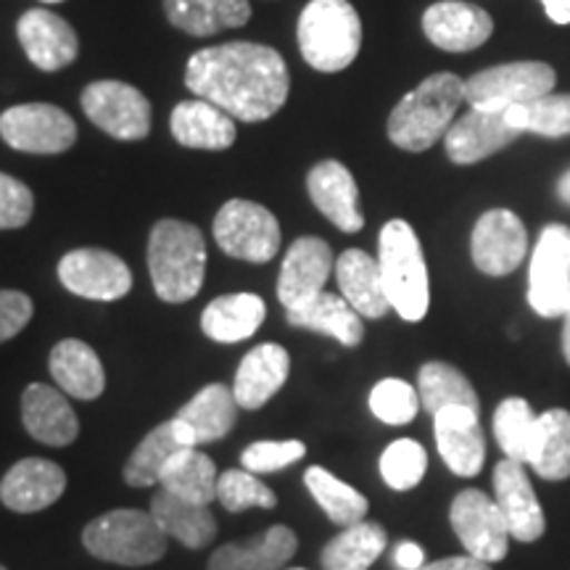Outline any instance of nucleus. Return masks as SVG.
<instances>
[{"label":"nucleus","mask_w":570,"mask_h":570,"mask_svg":"<svg viewBox=\"0 0 570 570\" xmlns=\"http://www.w3.org/2000/svg\"><path fill=\"white\" fill-rule=\"evenodd\" d=\"M288 570H306V568H288Z\"/></svg>","instance_id":"6e6d98bb"},{"label":"nucleus","mask_w":570,"mask_h":570,"mask_svg":"<svg viewBox=\"0 0 570 570\" xmlns=\"http://www.w3.org/2000/svg\"><path fill=\"white\" fill-rule=\"evenodd\" d=\"M148 512L167 537L177 539L188 550H202L217 537V520H214L209 504L188 502V499L161 489L154 494Z\"/></svg>","instance_id":"7c9ffc66"},{"label":"nucleus","mask_w":570,"mask_h":570,"mask_svg":"<svg viewBox=\"0 0 570 570\" xmlns=\"http://www.w3.org/2000/svg\"><path fill=\"white\" fill-rule=\"evenodd\" d=\"M377 265L391 309L407 323H420L431 306V283L417 233L404 219H391L377 238Z\"/></svg>","instance_id":"20e7f679"},{"label":"nucleus","mask_w":570,"mask_h":570,"mask_svg":"<svg viewBox=\"0 0 570 570\" xmlns=\"http://www.w3.org/2000/svg\"><path fill=\"white\" fill-rule=\"evenodd\" d=\"M164 11L177 30L194 38L235 30L252 19L248 0H164Z\"/></svg>","instance_id":"473e14b6"},{"label":"nucleus","mask_w":570,"mask_h":570,"mask_svg":"<svg viewBox=\"0 0 570 570\" xmlns=\"http://www.w3.org/2000/svg\"><path fill=\"white\" fill-rule=\"evenodd\" d=\"M17 38L27 59L42 71H59L69 67L80 53V40L71 24L48 9H30L17 21Z\"/></svg>","instance_id":"f3484780"},{"label":"nucleus","mask_w":570,"mask_h":570,"mask_svg":"<svg viewBox=\"0 0 570 570\" xmlns=\"http://www.w3.org/2000/svg\"><path fill=\"white\" fill-rule=\"evenodd\" d=\"M541 6L554 24H570V0H541Z\"/></svg>","instance_id":"3c124183"},{"label":"nucleus","mask_w":570,"mask_h":570,"mask_svg":"<svg viewBox=\"0 0 570 570\" xmlns=\"http://www.w3.org/2000/svg\"><path fill=\"white\" fill-rule=\"evenodd\" d=\"M539 415H533L531 404L520 396H510L494 412V436L504 458L529 465L533 441H537Z\"/></svg>","instance_id":"ea45409f"},{"label":"nucleus","mask_w":570,"mask_h":570,"mask_svg":"<svg viewBox=\"0 0 570 570\" xmlns=\"http://www.w3.org/2000/svg\"><path fill=\"white\" fill-rule=\"evenodd\" d=\"M529 233L523 219L510 209H491L475 223L470 235V256L483 275L504 277L523 265Z\"/></svg>","instance_id":"4468645a"},{"label":"nucleus","mask_w":570,"mask_h":570,"mask_svg":"<svg viewBox=\"0 0 570 570\" xmlns=\"http://www.w3.org/2000/svg\"><path fill=\"white\" fill-rule=\"evenodd\" d=\"M558 75L544 61H512L475 71L465 80V101L473 109L504 111L510 106L531 104L550 96Z\"/></svg>","instance_id":"6e6552de"},{"label":"nucleus","mask_w":570,"mask_h":570,"mask_svg":"<svg viewBox=\"0 0 570 570\" xmlns=\"http://www.w3.org/2000/svg\"><path fill=\"white\" fill-rule=\"evenodd\" d=\"M465 101V80L452 71L425 77L394 106L389 117V140L402 151L420 154L436 146Z\"/></svg>","instance_id":"f03ea898"},{"label":"nucleus","mask_w":570,"mask_h":570,"mask_svg":"<svg viewBox=\"0 0 570 570\" xmlns=\"http://www.w3.org/2000/svg\"><path fill=\"white\" fill-rule=\"evenodd\" d=\"M428 470L425 449L412 439L391 441L381 454V475L394 491H410L423 481Z\"/></svg>","instance_id":"79ce46f5"},{"label":"nucleus","mask_w":570,"mask_h":570,"mask_svg":"<svg viewBox=\"0 0 570 570\" xmlns=\"http://www.w3.org/2000/svg\"><path fill=\"white\" fill-rule=\"evenodd\" d=\"M433 433L441 460L454 475L473 479L481 473L487 460V444L479 423V412L468 407H446L433 415Z\"/></svg>","instance_id":"aec40b11"},{"label":"nucleus","mask_w":570,"mask_h":570,"mask_svg":"<svg viewBox=\"0 0 570 570\" xmlns=\"http://www.w3.org/2000/svg\"><path fill=\"white\" fill-rule=\"evenodd\" d=\"M214 240L233 259L267 265L281 252V223L267 206L233 198L214 217Z\"/></svg>","instance_id":"0eeeda50"},{"label":"nucleus","mask_w":570,"mask_h":570,"mask_svg":"<svg viewBox=\"0 0 570 570\" xmlns=\"http://www.w3.org/2000/svg\"><path fill=\"white\" fill-rule=\"evenodd\" d=\"M304 483L333 523L348 529V525L362 523V520H365L367 508H370L367 499L362 497L354 487H348V483L336 479L331 470L317 468V465L309 468L304 473Z\"/></svg>","instance_id":"58836bf2"},{"label":"nucleus","mask_w":570,"mask_h":570,"mask_svg":"<svg viewBox=\"0 0 570 570\" xmlns=\"http://www.w3.org/2000/svg\"><path fill=\"white\" fill-rule=\"evenodd\" d=\"M67 473L51 460L27 458L11 465L0 481V502L13 512H40L59 502Z\"/></svg>","instance_id":"4be33fe9"},{"label":"nucleus","mask_w":570,"mask_h":570,"mask_svg":"<svg viewBox=\"0 0 570 570\" xmlns=\"http://www.w3.org/2000/svg\"><path fill=\"white\" fill-rule=\"evenodd\" d=\"M389 544V533L381 523H362L348 525L325 544L320 562L325 570H367L381 558Z\"/></svg>","instance_id":"c9c22d12"},{"label":"nucleus","mask_w":570,"mask_h":570,"mask_svg":"<svg viewBox=\"0 0 570 570\" xmlns=\"http://www.w3.org/2000/svg\"><path fill=\"white\" fill-rule=\"evenodd\" d=\"M217 499L225 504L227 512H244L248 508H265L273 510L277 497L273 489L265 487L254 473L248 470H225L217 481Z\"/></svg>","instance_id":"c03bdc74"},{"label":"nucleus","mask_w":570,"mask_h":570,"mask_svg":"<svg viewBox=\"0 0 570 570\" xmlns=\"http://www.w3.org/2000/svg\"><path fill=\"white\" fill-rule=\"evenodd\" d=\"M42 3H63V0H42Z\"/></svg>","instance_id":"5fc2aeb1"},{"label":"nucleus","mask_w":570,"mask_h":570,"mask_svg":"<svg viewBox=\"0 0 570 570\" xmlns=\"http://www.w3.org/2000/svg\"><path fill=\"white\" fill-rule=\"evenodd\" d=\"M177 417L194 431L196 444H212V441L225 439L238 423V402H235L233 389L223 383H209L177 412Z\"/></svg>","instance_id":"72a5a7b5"},{"label":"nucleus","mask_w":570,"mask_h":570,"mask_svg":"<svg viewBox=\"0 0 570 570\" xmlns=\"http://www.w3.org/2000/svg\"><path fill=\"white\" fill-rule=\"evenodd\" d=\"M82 544L92 558L140 568L167 554V533L159 529L151 512L111 510L85 525Z\"/></svg>","instance_id":"423d86ee"},{"label":"nucleus","mask_w":570,"mask_h":570,"mask_svg":"<svg viewBox=\"0 0 570 570\" xmlns=\"http://www.w3.org/2000/svg\"><path fill=\"white\" fill-rule=\"evenodd\" d=\"M190 446H198L196 436L180 417L167 420V423L154 428V431L148 433L138 446H135L130 460H127L125 465L127 487L146 489V487H154V483H159L167 462L173 460L177 452H183V449H190Z\"/></svg>","instance_id":"bb28decb"},{"label":"nucleus","mask_w":570,"mask_h":570,"mask_svg":"<svg viewBox=\"0 0 570 570\" xmlns=\"http://www.w3.org/2000/svg\"><path fill=\"white\" fill-rule=\"evenodd\" d=\"M53 381L59 383L61 391L69 396L82 399V402H92L104 394L106 389V373L101 360H98L96 348L77 338H63L53 346L51 360Z\"/></svg>","instance_id":"c756f323"},{"label":"nucleus","mask_w":570,"mask_h":570,"mask_svg":"<svg viewBox=\"0 0 570 570\" xmlns=\"http://www.w3.org/2000/svg\"><path fill=\"white\" fill-rule=\"evenodd\" d=\"M59 281L69 294L90 302H117L132 288V273L106 248H75L59 262Z\"/></svg>","instance_id":"ddd939ff"},{"label":"nucleus","mask_w":570,"mask_h":570,"mask_svg":"<svg viewBox=\"0 0 570 570\" xmlns=\"http://www.w3.org/2000/svg\"><path fill=\"white\" fill-rule=\"evenodd\" d=\"M336 281L341 296L354 306L356 315L381 320L389 315L391 302L383 288V275L377 259L362 248H346L336 262Z\"/></svg>","instance_id":"cd10ccee"},{"label":"nucleus","mask_w":570,"mask_h":570,"mask_svg":"<svg viewBox=\"0 0 570 570\" xmlns=\"http://www.w3.org/2000/svg\"><path fill=\"white\" fill-rule=\"evenodd\" d=\"M510 122L520 132H537L544 138L570 135V92H550L531 104H518L508 109Z\"/></svg>","instance_id":"a19ab883"},{"label":"nucleus","mask_w":570,"mask_h":570,"mask_svg":"<svg viewBox=\"0 0 570 570\" xmlns=\"http://www.w3.org/2000/svg\"><path fill=\"white\" fill-rule=\"evenodd\" d=\"M529 465L544 481L570 479V412L547 410L539 415L537 441Z\"/></svg>","instance_id":"e433bc0d"},{"label":"nucleus","mask_w":570,"mask_h":570,"mask_svg":"<svg viewBox=\"0 0 570 570\" xmlns=\"http://www.w3.org/2000/svg\"><path fill=\"white\" fill-rule=\"evenodd\" d=\"M449 520H452V529L470 558H479L489 566L508 558V520H504L494 499H489L483 491L465 489L462 494L454 497Z\"/></svg>","instance_id":"f8f14e48"},{"label":"nucleus","mask_w":570,"mask_h":570,"mask_svg":"<svg viewBox=\"0 0 570 570\" xmlns=\"http://www.w3.org/2000/svg\"><path fill=\"white\" fill-rule=\"evenodd\" d=\"M306 454L304 441L288 439V441H254L252 446L244 449L240 462L248 473H277V470L294 465Z\"/></svg>","instance_id":"a18cd8bd"},{"label":"nucleus","mask_w":570,"mask_h":570,"mask_svg":"<svg viewBox=\"0 0 570 570\" xmlns=\"http://www.w3.org/2000/svg\"><path fill=\"white\" fill-rule=\"evenodd\" d=\"M494 497L504 520H508L512 539L523 541V544L541 539L547 520L537 491H533L529 475H525V465L508 458L499 462L494 468Z\"/></svg>","instance_id":"a211bd4d"},{"label":"nucleus","mask_w":570,"mask_h":570,"mask_svg":"<svg viewBox=\"0 0 570 570\" xmlns=\"http://www.w3.org/2000/svg\"><path fill=\"white\" fill-rule=\"evenodd\" d=\"M296 550V533L277 523L252 539L219 547L209 558V570H283Z\"/></svg>","instance_id":"393cba45"},{"label":"nucleus","mask_w":570,"mask_h":570,"mask_svg":"<svg viewBox=\"0 0 570 570\" xmlns=\"http://www.w3.org/2000/svg\"><path fill=\"white\" fill-rule=\"evenodd\" d=\"M217 468L209 454H204L198 446L183 449L167 462L161 473V489L169 494L188 499L196 504H212L217 499Z\"/></svg>","instance_id":"f704fd0d"},{"label":"nucleus","mask_w":570,"mask_h":570,"mask_svg":"<svg viewBox=\"0 0 570 570\" xmlns=\"http://www.w3.org/2000/svg\"><path fill=\"white\" fill-rule=\"evenodd\" d=\"M520 135L523 132L510 122L508 109L489 111L470 106V111L462 114L458 122L449 127V132L444 135V146L449 161L468 167V164H479L497 151H502V148H508Z\"/></svg>","instance_id":"2eb2a0df"},{"label":"nucleus","mask_w":570,"mask_h":570,"mask_svg":"<svg viewBox=\"0 0 570 570\" xmlns=\"http://www.w3.org/2000/svg\"><path fill=\"white\" fill-rule=\"evenodd\" d=\"M21 423L35 441L48 446H69L80 436V420L67 396L46 383H32L21 394Z\"/></svg>","instance_id":"5701e85b"},{"label":"nucleus","mask_w":570,"mask_h":570,"mask_svg":"<svg viewBox=\"0 0 570 570\" xmlns=\"http://www.w3.org/2000/svg\"><path fill=\"white\" fill-rule=\"evenodd\" d=\"M291 375V356L281 344H259L240 360L233 394L238 407L259 410L285 386Z\"/></svg>","instance_id":"b1692460"},{"label":"nucleus","mask_w":570,"mask_h":570,"mask_svg":"<svg viewBox=\"0 0 570 570\" xmlns=\"http://www.w3.org/2000/svg\"><path fill=\"white\" fill-rule=\"evenodd\" d=\"M267 317V306L256 294L217 296L202 315V331L217 344L252 338Z\"/></svg>","instance_id":"2f4dec72"},{"label":"nucleus","mask_w":570,"mask_h":570,"mask_svg":"<svg viewBox=\"0 0 570 570\" xmlns=\"http://www.w3.org/2000/svg\"><path fill=\"white\" fill-rule=\"evenodd\" d=\"M148 273L161 302L183 304L198 296L206 277L204 233L180 219L156 223L148 238Z\"/></svg>","instance_id":"7ed1b4c3"},{"label":"nucleus","mask_w":570,"mask_h":570,"mask_svg":"<svg viewBox=\"0 0 570 570\" xmlns=\"http://www.w3.org/2000/svg\"><path fill=\"white\" fill-rule=\"evenodd\" d=\"M396 566L402 570H420L425 566V552L423 547L415 544V541H402L394 552Z\"/></svg>","instance_id":"09e8293b"},{"label":"nucleus","mask_w":570,"mask_h":570,"mask_svg":"<svg viewBox=\"0 0 570 570\" xmlns=\"http://www.w3.org/2000/svg\"><path fill=\"white\" fill-rule=\"evenodd\" d=\"M0 570H6V568H3V566H0Z\"/></svg>","instance_id":"4d7b16f0"},{"label":"nucleus","mask_w":570,"mask_h":570,"mask_svg":"<svg viewBox=\"0 0 570 570\" xmlns=\"http://www.w3.org/2000/svg\"><path fill=\"white\" fill-rule=\"evenodd\" d=\"M35 196L17 177L0 173V230H19L32 219Z\"/></svg>","instance_id":"49530a36"},{"label":"nucleus","mask_w":570,"mask_h":570,"mask_svg":"<svg viewBox=\"0 0 570 570\" xmlns=\"http://www.w3.org/2000/svg\"><path fill=\"white\" fill-rule=\"evenodd\" d=\"M306 190L312 204L331 219L341 233H360L365 217L360 212V188L354 175L341 161H320L306 175Z\"/></svg>","instance_id":"412c9836"},{"label":"nucleus","mask_w":570,"mask_h":570,"mask_svg":"<svg viewBox=\"0 0 570 570\" xmlns=\"http://www.w3.org/2000/svg\"><path fill=\"white\" fill-rule=\"evenodd\" d=\"M32 298L21 291H0V344L24 331L32 320Z\"/></svg>","instance_id":"de8ad7c7"},{"label":"nucleus","mask_w":570,"mask_h":570,"mask_svg":"<svg viewBox=\"0 0 570 570\" xmlns=\"http://www.w3.org/2000/svg\"><path fill=\"white\" fill-rule=\"evenodd\" d=\"M285 320L294 327L336 338L346 348L360 346L365 338V325H362V317L356 315L354 306L344 296L327 294V291L296 306V309H285Z\"/></svg>","instance_id":"c85d7f7f"},{"label":"nucleus","mask_w":570,"mask_h":570,"mask_svg":"<svg viewBox=\"0 0 570 570\" xmlns=\"http://www.w3.org/2000/svg\"><path fill=\"white\" fill-rule=\"evenodd\" d=\"M558 196H560L562 204L570 206V169H568V173L560 175V180H558Z\"/></svg>","instance_id":"603ef678"},{"label":"nucleus","mask_w":570,"mask_h":570,"mask_svg":"<svg viewBox=\"0 0 570 570\" xmlns=\"http://www.w3.org/2000/svg\"><path fill=\"white\" fill-rule=\"evenodd\" d=\"M566 325H562V354H566V362L570 365V309L562 315Z\"/></svg>","instance_id":"864d4df0"},{"label":"nucleus","mask_w":570,"mask_h":570,"mask_svg":"<svg viewBox=\"0 0 570 570\" xmlns=\"http://www.w3.org/2000/svg\"><path fill=\"white\" fill-rule=\"evenodd\" d=\"M185 88L230 114L235 122H265L288 101L283 56L262 42H225L190 56Z\"/></svg>","instance_id":"f257e3e1"},{"label":"nucleus","mask_w":570,"mask_h":570,"mask_svg":"<svg viewBox=\"0 0 570 570\" xmlns=\"http://www.w3.org/2000/svg\"><path fill=\"white\" fill-rule=\"evenodd\" d=\"M0 138L21 154H63L75 146L77 125L53 104H19L0 114Z\"/></svg>","instance_id":"9d476101"},{"label":"nucleus","mask_w":570,"mask_h":570,"mask_svg":"<svg viewBox=\"0 0 570 570\" xmlns=\"http://www.w3.org/2000/svg\"><path fill=\"white\" fill-rule=\"evenodd\" d=\"M82 111L117 140H142L151 132V104L132 85L96 80L82 90Z\"/></svg>","instance_id":"9b49d317"},{"label":"nucleus","mask_w":570,"mask_h":570,"mask_svg":"<svg viewBox=\"0 0 570 570\" xmlns=\"http://www.w3.org/2000/svg\"><path fill=\"white\" fill-rule=\"evenodd\" d=\"M336 259H333L331 244L315 235H304L291 244L285 254L281 277H277V298L285 309H296L323 294L327 277H331Z\"/></svg>","instance_id":"dca6fc26"},{"label":"nucleus","mask_w":570,"mask_h":570,"mask_svg":"<svg viewBox=\"0 0 570 570\" xmlns=\"http://www.w3.org/2000/svg\"><path fill=\"white\" fill-rule=\"evenodd\" d=\"M173 138L185 148H204V151H225L235 142L238 127L230 114L219 109L204 98L183 101L169 117Z\"/></svg>","instance_id":"a878e982"},{"label":"nucleus","mask_w":570,"mask_h":570,"mask_svg":"<svg viewBox=\"0 0 570 570\" xmlns=\"http://www.w3.org/2000/svg\"><path fill=\"white\" fill-rule=\"evenodd\" d=\"M298 51L317 71L352 67L362 48V21L348 0H309L296 27Z\"/></svg>","instance_id":"39448f33"},{"label":"nucleus","mask_w":570,"mask_h":570,"mask_svg":"<svg viewBox=\"0 0 570 570\" xmlns=\"http://www.w3.org/2000/svg\"><path fill=\"white\" fill-rule=\"evenodd\" d=\"M529 304L539 317H562L570 309V227L547 225L531 256Z\"/></svg>","instance_id":"1a4fd4ad"},{"label":"nucleus","mask_w":570,"mask_h":570,"mask_svg":"<svg viewBox=\"0 0 570 570\" xmlns=\"http://www.w3.org/2000/svg\"><path fill=\"white\" fill-rule=\"evenodd\" d=\"M423 32L441 51L468 53L491 38L494 21L479 6L444 0V3H433L423 13Z\"/></svg>","instance_id":"6ab92c4d"},{"label":"nucleus","mask_w":570,"mask_h":570,"mask_svg":"<svg viewBox=\"0 0 570 570\" xmlns=\"http://www.w3.org/2000/svg\"><path fill=\"white\" fill-rule=\"evenodd\" d=\"M370 410L386 425H407L420 412V394L402 377H386L370 391Z\"/></svg>","instance_id":"37998d69"},{"label":"nucleus","mask_w":570,"mask_h":570,"mask_svg":"<svg viewBox=\"0 0 570 570\" xmlns=\"http://www.w3.org/2000/svg\"><path fill=\"white\" fill-rule=\"evenodd\" d=\"M417 394L423 410L431 412V415L446 407H468L473 412L481 410L473 383L446 362H428V365L420 367Z\"/></svg>","instance_id":"4c0bfd02"},{"label":"nucleus","mask_w":570,"mask_h":570,"mask_svg":"<svg viewBox=\"0 0 570 570\" xmlns=\"http://www.w3.org/2000/svg\"><path fill=\"white\" fill-rule=\"evenodd\" d=\"M420 570H491L489 562L479 558H470V554H460V558H444L436 562H428Z\"/></svg>","instance_id":"8fccbe9b"}]
</instances>
